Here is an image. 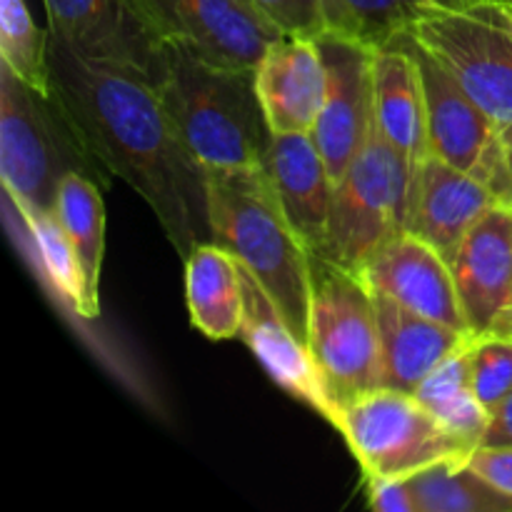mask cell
Returning <instances> with one entry per match:
<instances>
[{
    "instance_id": "obj_1",
    "label": "cell",
    "mask_w": 512,
    "mask_h": 512,
    "mask_svg": "<svg viewBox=\"0 0 512 512\" xmlns=\"http://www.w3.org/2000/svg\"><path fill=\"white\" fill-rule=\"evenodd\" d=\"M53 93L113 178L158 218L180 258L210 240L205 170L180 138L153 80L133 65L83 58L50 35Z\"/></svg>"
},
{
    "instance_id": "obj_2",
    "label": "cell",
    "mask_w": 512,
    "mask_h": 512,
    "mask_svg": "<svg viewBox=\"0 0 512 512\" xmlns=\"http://www.w3.org/2000/svg\"><path fill=\"white\" fill-rule=\"evenodd\" d=\"M150 80L200 168H263L273 130L255 68L208 63L170 40H158Z\"/></svg>"
},
{
    "instance_id": "obj_3",
    "label": "cell",
    "mask_w": 512,
    "mask_h": 512,
    "mask_svg": "<svg viewBox=\"0 0 512 512\" xmlns=\"http://www.w3.org/2000/svg\"><path fill=\"white\" fill-rule=\"evenodd\" d=\"M210 240L260 280L308 345L310 250L295 233L265 168L205 170Z\"/></svg>"
},
{
    "instance_id": "obj_4",
    "label": "cell",
    "mask_w": 512,
    "mask_h": 512,
    "mask_svg": "<svg viewBox=\"0 0 512 512\" xmlns=\"http://www.w3.org/2000/svg\"><path fill=\"white\" fill-rule=\"evenodd\" d=\"M80 173L110 188L113 175L98 163L58 95L40 93L0 68V180L18 213L55 210L68 175Z\"/></svg>"
},
{
    "instance_id": "obj_5",
    "label": "cell",
    "mask_w": 512,
    "mask_h": 512,
    "mask_svg": "<svg viewBox=\"0 0 512 512\" xmlns=\"http://www.w3.org/2000/svg\"><path fill=\"white\" fill-rule=\"evenodd\" d=\"M308 350L330 400L340 408L383 388L375 293L360 270L345 268L323 253H310Z\"/></svg>"
},
{
    "instance_id": "obj_6",
    "label": "cell",
    "mask_w": 512,
    "mask_h": 512,
    "mask_svg": "<svg viewBox=\"0 0 512 512\" xmlns=\"http://www.w3.org/2000/svg\"><path fill=\"white\" fill-rule=\"evenodd\" d=\"M338 430L373 478H413L438 463L470 460L475 445L445 428L413 393L375 388L340 408Z\"/></svg>"
},
{
    "instance_id": "obj_7",
    "label": "cell",
    "mask_w": 512,
    "mask_h": 512,
    "mask_svg": "<svg viewBox=\"0 0 512 512\" xmlns=\"http://www.w3.org/2000/svg\"><path fill=\"white\" fill-rule=\"evenodd\" d=\"M413 178L403 155L370 128L363 148L335 183L328 240L323 255L360 270L365 260L393 235L408 228Z\"/></svg>"
},
{
    "instance_id": "obj_8",
    "label": "cell",
    "mask_w": 512,
    "mask_h": 512,
    "mask_svg": "<svg viewBox=\"0 0 512 512\" xmlns=\"http://www.w3.org/2000/svg\"><path fill=\"white\" fill-rule=\"evenodd\" d=\"M408 35L455 75L500 128L512 123V30L458 0L430 5Z\"/></svg>"
},
{
    "instance_id": "obj_9",
    "label": "cell",
    "mask_w": 512,
    "mask_h": 512,
    "mask_svg": "<svg viewBox=\"0 0 512 512\" xmlns=\"http://www.w3.org/2000/svg\"><path fill=\"white\" fill-rule=\"evenodd\" d=\"M413 48L423 75L430 153L488 183L505 205H512L508 165L500 138L503 128L465 93L463 85L443 63H438L415 40Z\"/></svg>"
},
{
    "instance_id": "obj_10",
    "label": "cell",
    "mask_w": 512,
    "mask_h": 512,
    "mask_svg": "<svg viewBox=\"0 0 512 512\" xmlns=\"http://www.w3.org/2000/svg\"><path fill=\"white\" fill-rule=\"evenodd\" d=\"M155 40L228 68H255L283 30L255 0H138Z\"/></svg>"
},
{
    "instance_id": "obj_11",
    "label": "cell",
    "mask_w": 512,
    "mask_h": 512,
    "mask_svg": "<svg viewBox=\"0 0 512 512\" xmlns=\"http://www.w3.org/2000/svg\"><path fill=\"white\" fill-rule=\"evenodd\" d=\"M318 40L328 65V93L310 135L338 183L373 128L375 48L338 33H323Z\"/></svg>"
},
{
    "instance_id": "obj_12",
    "label": "cell",
    "mask_w": 512,
    "mask_h": 512,
    "mask_svg": "<svg viewBox=\"0 0 512 512\" xmlns=\"http://www.w3.org/2000/svg\"><path fill=\"white\" fill-rule=\"evenodd\" d=\"M360 273L375 293L388 295L425 318L470 333L455 288L453 268L433 245L410 230L385 240L365 260Z\"/></svg>"
},
{
    "instance_id": "obj_13",
    "label": "cell",
    "mask_w": 512,
    "mask_h": 512,
    "mask_svg": "<svg viewBox=\"0 0 512 512\" xmlns=\"http://www.w3.org/2000/svg\"><path fill=\"white\" fill-rule=\"evenodd\" d=\"M240 280L245 293V318L240 338L250 345L265 373L295 400L313 408L320 418L338 428V408L330 400L318 365L308 345L295 335L285 315L270 298L260 280L240 263Z\"/></svg>"
},
{
    "instance_id": "obj_14",
    "label": "cell",
    "mask_w": 512,
    "mask_h": 512,
    "mask_svg": "<svg viewBox=\"0 0 512 512\" xmlns=\"http://www.w3.org/2000/svg\"><path fill=\"white\" fill-rule=\"evenodd\" d=\"M450 268L473 338L495 333L512 308V205H495L470 228Z\"/></svg>"
},
{
    "instance_id": "obj_15",
    "label": "cell",
    "mask_w": 512,
    "mask_h": 512,
    "mask_svg": "<svg viewBox=\"0 0 512 512\" xmlns=\"http://www.w3.org/2000/svg\"><path fill=\"white\" fill-rule=\"evenodd\" d=\"M255 78L273 135L313 133L328 93V65L315 35L280 33L255 65Z\"/></svg>"
},
{
    "instance_id": "obj_16",
    "label": "cell",
    "mask_w": 512,
    "mask_h": 512,
    "mask_svg": "<svg viewBox=\"0 0 512 512\" xmlns=\"http://www.w3.org/2000/svg\"><path fill=\"white\" fill-rule=\"evenodd\" d=\"M48 30L83 58L133 65L150 78L155 35L138 0H43Z\"/></svg>"
},
{
    "instance_id": "obj_17",
    "label": "cell",
    "mask_w": 512,
    "mask_h": 512,
    "mask_svg": "<svg viewBox=\"0 0 512 512\" xmlns=\"http://www.w3.org/2000/svg\"><path fill=\"white\" fill-rule=\"evenodd\" d=\"M500 203L488 183L430 153L415 180L405 230L433 245L450 263L470 228Z\"/></svg>"
},
{
    "instance_id": "obj_18",
    "label": "cell",
    "mask_w": 512,
    "mask_h": 512,
    "mask_svg": "<svg viewBox=\"0 0 512 512\" xmlns=\"http://www.w3.org/2000/svg\"><path fill=\"white\" fill-rule=\"evenodd\" d=\"M373 118L380 135L408 163L415 188L430 148L423 75L408 33L373 50Z\"/></svg>"
},
{
    "instance_id": "obj_19",
    "label": "cell",
    "mask_w": 512,
    "mask_h": 512,
    "mask_svg": "<svg viewBox=\"0 0 512 512\" xmlns=\"http://www.w3.org/2000/svg\"><path fill=\"white\" fill-rule=\"evenodd\" d=\"M263 168L305 248L320 253L328 240L335 183L313 135H273Z\"/></svg>"
},
{
    "instance_id": "obj_20",
    "label": "cell",
    "mask_w": 512,
    "mask_h": 512,
    "mask_svg": "<svg viewBox=\"0 0 512 512\" xmlns=\"http://www.w3.org/2000/svg\"><path fill=\"white\" fill-rule=\"evenodd\" d=\"M375 310L383 348V388L400 393H415L438 365L473 338L463 330L425 318L383 293H375Z\"/></svg>"
},
{
    "instance_id": "obj_21",
    "label": "cell",
    "mask_w": 512,
    "mask_h": 512,
    "mask_svg": "<svg viewBox=\"0 0 512 512\" xmlns=\"http://www.w3.org/2000/svg\"><path fill=\"white\" fill-rule=\"evenodd\" d=\"M185 298L190 323L205 338H238L245 318L240 260L213 240L200 243L185 258Z\"/></svg>"
},
{
    "instance_id": "obj_22",
    "label": "cell",
    "mask_w": 512,
    "mask_h": 512,
    "mask_svg": "<svg viewBox=\"0 0 512 512\" xmlns=\"http://www.w3.org/2000/svg\"><path fill=\"white\" fill-rule=\"evenodd\" d=\"M100 185L85 175L73 173L60 183L58 210L68 238L73 243L83 278V315L93 320L100 313V270L105 253V205Z\"/></svg>"
},
{
    "instance_id": "obj_23",
    "label": "cell",
    "mask_w": 512,
    "mask_h": 512,
    "mask_svg": "<svg viewBox=\"0 0 512 512\" xmlns=\"http://www.w3.org/2000/svg\"><path fill=\"white\" fill-rule=\"evenodd\" d=\"M473 340V338H470ZM415 398L445 425L478 448L488 428L490 413L478 400L470 378V343L450 355L415 390Z\"/></svg>"
},
{
    "instance_id": "obj_24",
    "label": "cell",
    "mask_w": 512,
    "mask_h": 512,
    "mask_svg": "<svg viewBox=\"0 0 512 512\" xmlns=\"http://www.w3.org/2000/svg\"><path fill=\"white\" fill-rule=\"evenodd\" d=\"M408 480L418 512H512V498L475 473L470 460L438 463Z\"/></svg>"
},
{
    "instance_id": "obj_25",
    "label": "cell",
    "mask_w": 512,
    "mask_h": 512,
    "mask_svg": "<svg viewBox=\"0 0 512 512\" xmlns=\"http://www.w3.org/2000/svg\"><path fill=\"white\" fill-rule=\"evenodd\" d=\"M328 33L348 35L370 48H383L408 33L423 10L458 0H323Z\"/></svg>"
},
{
    "instance_id": "obj_26",
    "label": "cell",
    "mask_w": 512,
    "mask_h": 512,
    "mask_svg": "<svg viewBox=\"0 0 512 512\" xmlns=\"http://www.w3.org/2000/svg\"><path fill=\"white\" fill-rule=\"evenodd\" d=\"M0 58L3 65L40 93H53L50 30H40L25 0H0Z\"/></svg>"
},
{
    "instance_id": "obj_27",
    "label": "cell",
    "mask_w": 512,
    "mask_h": 512,
    "mask_svg": "<svg viewBox=\"0 0 512 512\" xmlns=\"http://www.w3.org/2000/svg\"><path fill=\"white\" fill-rule=\"evenodd\" d=\"M18 215L50 288L73 308V313L83 315V278L58 210H25Z\"/></svg>"
},
{
    "instance_id": "obj_28",
    "label": "cell",
    "mask_w": 512,
    "mask_h": 512,
    "mask_svg": "<svg viewBox=\"0 0 512 512\" xmlns=\"http://www.w3.org/2000/svg\"><path fill=\"white\" fill-rule=\"evenodd\" d=\"M470 378L480 403L498 408L512 393V338L488 333L470 340Z\"/></svg>"
},
{
    "instance_id": "obj_29",
    "label": "cell",
    "mask_w": 512,
    "mask_h": 512,
    "mask_svg": "<svg viewBox=\"0 0 512 512\" xmlns=\"http://www.w3.org/2000/svg\"><path fill=\"white\" fill-rule=\"evenodd\" d=\"M260 10L278 25L283 33L323 35L328 33L323 0H255Z\"/></svg>"
},
{
    "instance_id": "obj_30",
    "label": "cell",
    "mask_w": 512,
    "mask_h": 512,
    "mask_svg": "<svg viewBox=\"0 0 512 512\" xmlns=\"http://www.w3.org/2000/svg\"><path fill=\"white\" fill-rule=\"evenodd\" d=\"M368 505L378 512H418L408 478H373L365 475Z\"/></svg>"
},
{
    "instance_id": "obj_31",
    "label": "cell",
    "mask_w": 512,
    "mask_h": 512,
    "mask_svg": "<svg viewBox=\"0 0 512 512\" xmlns=\"http://www.w3.org/2000/svg\"><path fill=\"white\" fill-rule=\"evenodd\" d=\"M470 465L478 475H483L493 488L512 498V448H488L478 445L470 455Z\"/></svg>"
},
{
    "instance_id": "obj_32",
    "label": "cell",
    "mask_w": 512,
    "mask_h": 512,
    "mask_svg": "<svg viewBox=\"0 0 512 512\" xmlns=\"http://www.w3.org/2000/svg\"><path fill=\"white\" fill-rule=\"evenodd\" d=\"M480 445H488V448H512V393L498 408L490 410L488 428H485Z\"/></svg>"
},
{
    "instance_id": "obj_33",
    "label": "cell",
    "mask_w": 512,
    "mask_h": 512,
    "mask_svg": "<svg viewBox=\"0 0 512 512\" xmlns=\"http://www.w3.org/2000/svg\"><path fill=\"white\" fill-rule=\"evenodd\" d=\"M475 10L485 13L488 18L498 20L500 25L512 30V0H468Z\"/></svg>"
},
{
    "instance_id": "obj_34",
    "label": "cell",
    "mask_w": 512,
    "mask_h": 512,
    "mask_svg": "<svg viewBox=\"0 0 512 512\" xmlns=\"http://www.w3.org/2000/svg\"><path fill=\"white\" fill-rule=\"evenodd\" d=\"M500 138H503L505 165H508V178H510V188H512V123L505 125V128L500 130Z\"/></svg>"
},
{
    "instance_id": "obj_35",
    "label": "cell",
    "mask_w": 512,
    "mask_h": 512,
    "mask_svg": "<svg viewBox=\"0 0 512 512\" xmlns=\"http://www.w3.org/2000/svg\"><path fill=\"white\" fill-rule=\"evenodd\" d=\"M495 333L510 335V338H512V308L508 310V315H505V318L500 320V325H498V328H495Z\"/></svg>"
}]
</instances>
